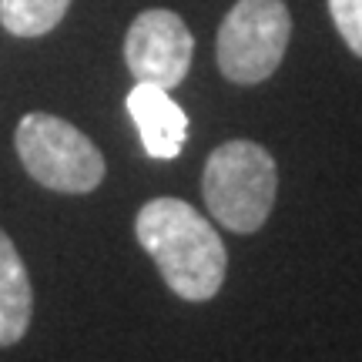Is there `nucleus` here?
I'll return each instance as SVG.
<instances>
[{
    "label": "nucleus",
    "mask_w": 362,
    "mask_h": 362,
    "mask_svg": "<svg viewBox=\"0 0 362 362\" xmlns=\"http://www.w3.org/2000/svg\"><path fill=\"white\" fill-rule=\"evenodd\" d=\"M134 235L175 296L185 302L218 296L228 272V252L198 208L181 198H155L138 211Z\"/></svg>",
    "instance_id": "1"
},
{
    "label": "nucleus",
    "mask_w": 362,
    "mask_h": 362,
    "mask_svg": "<svg viewBox=\"0 0 362 362\" xmlns=\"http://www.w3.org/2000/svg\"><path fill=\"white\" fill-rule=\"evenodd\" d=\"M128 115L138 124L144 151L151 158H178L188 138V115L171 101V94L158 84H134L128 94Z\"/></svg>",
    "instance_id": "6"
},
{
    "label": "nucleus",
    "mask_w": 362,
    "mask_h": 362,
    "mask_svg": "<svg viewBox=\"0 0 362 362\" xmlns=\"http://www.w3.org/2000/svg\"><path fill=\"white\" fill-rule=\"evenodd\" d=\"M71 0H0V24L13 37H40L64 21Z\"/></svg>",
    "instance_id": "8"
},
{
    "label": "nucleus",
    "mask_w": 362,
    "mask_h": 362,
    "mask_svg": "<svg viewBox=\"0 0 362 362\" xmlns=\"http://www.w3.org/2000/svg\"><path fill=\"white\" fill-rule=\"evenodd\" d=\"M279 192L275 158L255 141H225L205 161L202 194L208 211L238 235L262 228Z\"/></svg>",
    "instance_id": "2"
},
{
    "label": "nucleus",
    "mask_w": 362,
    "mask_h": 362,
    "mask_svg": "<svg viewBox=\"0 0 362 362\" xmlns=\"http://www.w3.org/2000/svg\"><path fill=\"white\" fill-rule=\"evenodd\" d=\"M329 13L349 51L362 57V0H329Z\"/></svg>",
    "instance_id": "9"
},
{
    "label": "nucleus",
    "mask_w": 362,
    "mask_h": 362,
    "mask_svg": "<svg viewBox=\"0 0 362 362\" xmlns=\"http://www.w3.org/2000/svg\"><path fill=\"white\" fill-rule=\"evenodd\" d=\"M194 54V37L188 24L175 11H144L134 17L124 37V61L134 81L158 84V88H178L188 78Z\"/></svg>",
    "instance_id": "5"
},
{
    "label": "nucleus",
    "mask_w": 362,
    "mask_h": 362,
    "mask_svg": "<svg viewBox=\"0 0 362 362\" xmlns=\"http://www.w3.org/2000/svg\"><path fill=\"white\" fill-rule=\"evenodd\" d=\"M292 37V17L282 0H238L218 27L221 74L232 84H262L282 64Z\"/></svg>",
    "instance_id": "4"
},
{
    "label": "nucleus",
    "mask_w": 362,
    "mask_h": 362,
    "mask_svg": "<svg viewBox=\"0 0 362 362\" xmlns=\"http://www.w3.org/2000/svg\"><path fill=\"white\" fill-rule=\"evenodd\" d=\"M30 312H34V292L24 259L11 242V235L0 232V346H13L24 339Z\"/></svg>",
    "instance_id": "7"
},
{
    "label": "nucleus",
    "mask_w": 362,
    "mask_h": 362,
    "mask_svg": "<svg viewBox=\"0 0 362 362\" xmlns=\"http://www.w3.org/2000/svg\"><path fill=\"white\" fill-rule=\"evenodd\" d=\"M13 144L27 175L51 192L88 194L104 181L101 151L84 131H78L64 117L44 115V111L24 115Z\"/></svg>",
    "instance_id": "3"
}]
</instances>
